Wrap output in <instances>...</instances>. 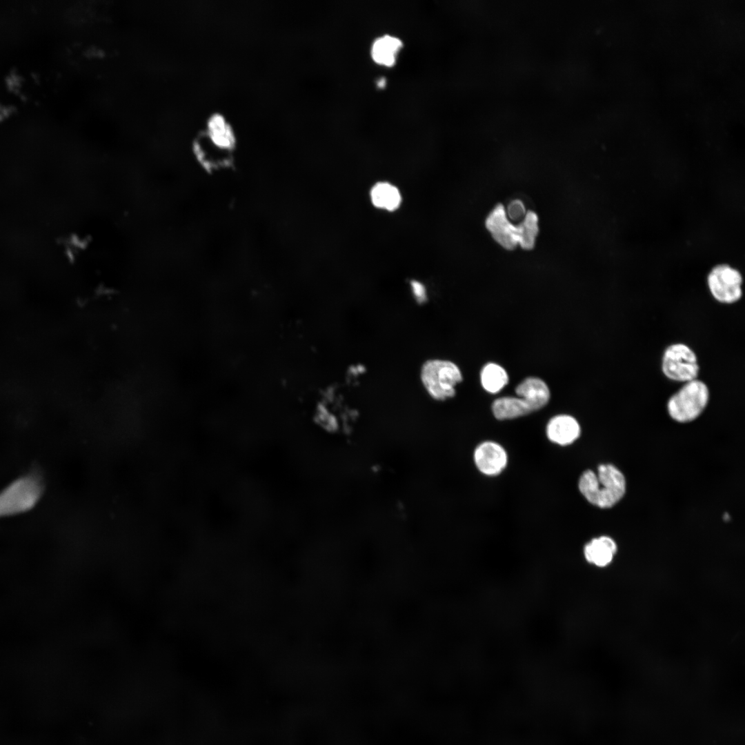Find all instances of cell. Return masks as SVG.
I'll return each instance as SVG.
<instances>
[{
    "mask_svg": "<svg viewBox=\"0 0 745 745\" xmlns=\"http://www.w3.org/2000/svg\"><path fill=\"white\" fill-rule=\"evenodd\" d=\"M580 493L591 504L608 508L616 504L626 492V480L622 473L612 464H601L596 474L584 471L579 477Z\"/></svg>",
    "mask_w": 745,
    "mask_h": 745,
    "instance_id": "6da1fadb",
    "label": "cell"
},
{
    "mask_svg": "<svg viewBox=\"0 0 745 745\" xmlns=\"http://www.w3.org/2000/svg\"><path fill=\"white\" fill-rule=\"evenodd\" d=\"M420 380L428 395L437 401L453 397L455 387L462 379V374L454 362L442 359L426 360L420 369Z\"/></svg>",
    "mask_w": 745,
    "mask_h": 745,
    "instance_id": "7a4b0ae2",
    "label": "cell"
},
{
    "mask_svg": "<svg viewBox=\"0 0 745 745\" xmlns=\"http://www.w3.org/2000/svg\"><path fill=\"white\" fill-rule=\"evenodd\" d=\"M43 490L42 479L34 473L13 481L0 491V518L30 510L39 501Z\"/></svg>",
    "mask_w": 745,
    "mask_h": 745,
    "instance_id": "3957f363",
    "label": "cell"
},
{
    "mask_svg": "<svg viewBox=\"0 0 745 745\" xmlns=\"http://www.w3.org/2000/svg\"><path fill=\"white\" fill-rule=\"evenodd\" d=\"M709 399V390L703 381L696 379L688 382L668 401L670 417L680 423L695 419L705 409Z\"/></svg>",
    "mask_w": 745,
    "mask_h": 745,
    "instance_id": "277c9868",
    "label": "cell"
},
{
    "mask_svg": "<svg viewBox=\"0 0 745 745\" xmlns=\"http://www.w3.org/2000/svg\"><path fill=\"white\" fill-rule=\"evenodd\" d=\"M237 143L205 130L197 138L194 151L199 163L209 171H221L232 164Z\"/></svg>",
    "mask_w": 745,
    "mask_h": 745,
    "instance_id": "5b68a950",
    "label": "cell"
},
{
    "mask_svg": "<svg viewBox=\"0 0 745 745\" xmlns=\"http://www.w3.org/2000/svg\"><path fill=\"white\" fill-rule=\"evenodd\" d=\"M662 369L669 379L686 383L697 379L699 367L694 351L684 344L676 343L664 350Z\"/></svg>",
    "mask_w": 745,
    "mask_h": 745,
    "instance_id": "8992f818",
    "label": "cell"
},
{
    "mask_svg": "<svg viewBox=\"0 0 745 745\" xmlns=\"http://www.w3.org/2000/svg\"><path fill=\"white\" fill-rule=\"evenodd\" d=\"M707 284L713 297L722 304H734L742 297V275L728 264L713 267L708 275Z\"/></svg>",
    "mask_w": 745,
    "mask_h": 745,
    "instance_id": "52a82bcc",
    "label": "cell"
},
{
    "mask_svg": "<svg viewBox=\"0 0 745 745\" xmlns=\"http://www.w3.org/2000/svg\"><path fill=\"white\" fill-rule=\"evenodd\" d=\"M486 227L503 248L513 250L518 244V228L508 220L501 204L497 205L490 212L486 219Z\"/></svg>",
    "mask_w": 745,
    "mask_h": 745,
    "instance_id": "ba28073f",
    "label": "cell"
},
{
    "mask_svg": "<svg viewBox=\"0 0 745 745\" xmlns=\"http://www.w3.org/2000/svg\"><path fill=\"white\" fill-rule=\"evenodd\" d=\"M474 461L481 473L494 476L501 473L506 468L508 455L500 444L492 441H486L481 443L475 448Z\"/></svg>",
    "mask_w": 745,
    "mask_h": 745,
    "instance_id": "9c48e42d",
    "label": "cell"
},
{
    "mask_svg": "<svg viewBox=\"0 0 745 745\" xmlns=\"http://www.w3.org/2000/svg\"><path fill=\"white\" fill-rule=\"evenodd\" d=\"M578 421L568 415H559L551 418L546 426L548 439L560 446L573 443L580 435Z\"/></svg>",
    "mask_w": 745,
    "mask_h": 745,
    "instance_id": "30bf717a",
    "label": "cell"
},
{
    "mask_svg": "<svg viewBox=\"0 0 745 745\" xmlns=\"http://www.w3.org/2000/svg\"><path fill=\"white\" fill-rule=\"evenodd\" d=\"M617 552L615 541L608 536L593 538L584 546L585 560L596 567L604 568L613 561Z\"/></svg>",
    "mask_w": 745,
    "mask_h": 745,
    "instance_id": "8fae6325",
    "label": "cell"
},
{
    "mask_svg": "<svg viewBox=\"0 0 745 745\" xmlns=\"http://www.w3.org/2000/svg\"><path fill=\"white\" fill-rule=\"evenodd\" d=\"M517 397L522 398L533 411L544 407L550 398V391L546 384L541 379L528 377L522 381L515 388Z\"/></svg>",
    "mask_w": 745,
    "mask_h": 745,
    "instance_id": "7c38bea8",
    "label": "cell"
},
{
    "mask_svg": "<svg viewBox=\"0 0 745 745\" xmlns=\"http://www.w3.org/2000/svg\"><path fill=\"white\" fill-rule=\"evenodd\" d=\"M403 47V43L398 37L386 34L377 38L371 46L370 54L372 60L377 64L393 66L397 56Z\"/></svg>",
    "mask_w": 745,
    "mask_h": 745,
    "instance_id": "4fadbf2b",
    "label": "cell"
},
{
    "mask_svg": "<svg viewBox=\"0 0 745 745\" xmlns=\"http://www.w3.org/2000/svg\"><path fill=\"white\" fill-rule=\"evenodd\" d=\"M494 416L500 420L510 419L533 412L529 405L519 397H502L492 405Z\"/></svg>",
    "mask_w": 745,
    "mask_h": 745,
    "instance_id": "5bb4252c",
    "label": "cell"
},
{
    "mask_svg": "<svg viewBox=\"0 0 745 745\" xmlns=\"http://www.w3.org/2000/svg\"><path fill=\"white\" fill-rule=\"evenodd\" d=\"M370 198L375 207L389 211L396 210L401 201L397 187L387 182L376 183L371 189Z\"/></svg>",
    "mask_w": 745,
    "mask_h": 745,
    "instance_id": "9a60e30c",
    "label": "cell"
},
{
    "mask_svg": "<svg viewBox=\"0 0 745 745\" xmlns=\"http://www.w3.org/2000/svg\"><path fill=\"white\" fill-rule=\"evenodd\" d=\"M480 379L482 387L488 393H499L508 382L505 369L497 364L488 363L481 369Z\"/></svg>",
    "mask_w": 745,
    "mask_h": 745,
    "instance_id": "2e32d148",
    "label": "cell"
},
{
    "mask_svg": "<svg viewBox=\"0 0 745 745\" xmlns=\"http://www.w3.org/2000/svg\"><path fill=\"white\" fill-rule=\"evenodd\" d=\"M518 228V244L525 250L533 248L538 233V217L533 211H528Z\"/></svg>",
    "mask_w": 745,
    "mask_h": 745,
    "instance_id": "e0dca14e",
    "label": "cell"
},
{
    "mask_svg": "<svg viewBox=\"0 0 745 745\" xmlns=\"http://www.w3.org/2000/svg\"><path fill=\"white\" fill-rule=\"evenodd\" d=\"M506 215L515 221L524 217L526 213L524 203L518 199L512 201L508 206Z\"/></svg>",
    "mask_w": 745,
    "mask_h": 745,
    "instance_id": "ac0fdd59",
    "label": "cell"
},
{
    "mask_svg": "<svg viewBox=\"0 0 745 745\" xmlns=\"http://www.w3.org/2000/svg\"><path fill=\"white\" fill-rule=\"evenodd\" d=\"M410 286L414 295V298L419 303H424L427 299L426 291L424 286L419 281H412L410 282Z\"/></svg>",
    "mask_w": 745,
    "mask_h": 745,
    "instance_id": "d6986e66",
    "label": "cell"
}]
</instances>
